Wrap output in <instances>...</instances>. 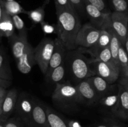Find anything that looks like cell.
Wrapping results in <instances>:
<instances>
[{"label": "cell", "mask_w": 128, "mask_h": 127, "mask_svg": "<svg viewBox=\"0 0 128 127\" xmlns=\"http://www.w3.org/2000/svg\"><path fill=\"white\" fill-rule=\"evenodd\" d=\"M76 87L83 103L92 104L100 100V97L95 90L90 77L80 81L76 85Z\"/></svg>", "instance_id": "10"}, {"label": "cell", "mask_w": 128, "mask_h": 127, "mask_svg": "<svg viewBox=\"0 0 128 127\" xmlns=\"http://www.w3.org/2000/svg\"><path fill=\"white\" fill-rule=\"evenodd\" d=\"M110 16L108 17L103 25L100 27V34L96 44L91 48L87 49V52L91 54V56H93L100 50L110 46L112 30L111 27Z\"/></svg>", "instance_id": "9"}, {"label": "cell", "mask_w": 128, "mask_h": 127, "mask_svg": "<svg viewBox=\"0 0 128 127\" xmlns=\"http://www.w3.org/2000/svg\"><path fill=\"white\" fill-rule=\"evenodd\" d=\"M24 125V123L17 117L10 118L4 123V127H25Z\"/></svg>", "instance_id": "32"}, {"label": "cell", "mask_w": 128, "mask_h": 127, "mask_svg": "<svg viewBox=\"0 0 128 127\" xmlns=\"http://www.w3.org/2000/svg\"><path fill=\"white\" fill-rule=\"evenodd\" d=\"M66 63L70 74L76 80L80 81L95 75L91 67L90 59L85 57L81 52L72 51L66 54Z\"/></svg>", "instance_id": "2"}, {"label": "cell", "mask_w": 128, "mask_h": 127, "mask_svg": "<svg viewBox=\"0 0 128 127\" xmlns=\"http://www.w3.org/2000/svg\"><path fill=\"white\" fill-rule=\"evenodd\" d=\"M15 27L12 17L4 11L2 21L0 23V40L2 37L10 38L14 34Z\"/></svg>", "instance_id": "19"}, {"label": "cell", "mask_w": 128, "mask_h": 127, "mask_svg": "<svg viewBox=\"0 0 128 127\" xmlns=\"http://www.w3.org/2000/svg\"><path fill=\"white\" fill-rule=\"evenodd\" d=\"M91 82L100 98L114 88L115 85L110 84L106 80L98 75L90 77Z\"/></svg>", "instance_id": "18"}, {"label": "cell", "mask_w": 128, "mask_h": 127, "mask_svg": "<svg viewBox=\"0 0 128 127\" xmlns=\"http://www.w3.org/2000/svg\"><path fill=\"white\" fill-rule=\"evenodd\" d=\"M123 85L125 86V87H126L128 90V83H125V84H123Z\"/></svg>", "instance_id": "45"}, {"label": "cell", "mask_w": 128, "mask_h": 127, "mask_svg": "<svg viewBox=\"0 0 128 127\" xmlns=\"http://www.w3.org/2000/svg\"><path fill=\"white\" fill-rule=\"evenodd\" d=\"M75 11L82 15H86L84 0H70Z\"/></svg>", "instance_id": "34"}, {"label": "cell", "mask_w": 128, "mask_h": 127, "mask_svg": "<svg viewBox=\"0 0 128 127\" xmlns=\"http://www.w3.org/2000/svg\"><path fill=\"white\" fill-rule=\"evenodd\" d=\"M110 4L113 11L128 13V0H110Z\"/></svg>", "instance_id": "29"}, {"label": "cell", "mask_w": 128, "mask_h": 127, "mask_svg": "<svg viewBox=\"0 0 128 127\" xmlns=\"http://www.w3.org/2000/svg\"><path fill=\"white\" fill-rule=\"evenodd\" d=\"M110 20L112 30L124 44L128 36V13L112 11Z\"/></svg>", "instance_id": "8"}, {"label": "cell", "mask_w": 128, "mask_h": 127, "mask_svg": "<svg viewBox=\"0 0 128 127\" xmlns=\"http://www.w3.org/2000/svg\"><path fill=\"white\" fill-rule=\"evenodd\" d=\"M3 6L4 11L10 16H12L14 15H19L20 14L27 13V11L21 6L19 2L14 1H6L4 0Z\"/></svg>", "instance_id": "25"}, {"label": "cell", "mask_w": 128, "mask_h": 127, "mask_svg": "<svg viewBox=\"0 0 128 127\" xmlns=\"http://www.w3.org/2000/svg\"><path fill=\"white\" fill-rule=\"evenodd\" d=\"M46 113L49 127H68V123L53 109L46 107Z\"/></svg>", "instance_id": "23"}, {"label": "cell", "mask_w": 128, "mask_h": 127, "mask_svg": "<svg viewBox=\"0 0 128 127\" xmlns=\"http://www.w3.org/2000/svg\"><path fill=\"white\" fill-rule=\"evenodd\" d=\"M0 78L12 81V73L6 52L0 46Z\"/></svg>", "instance_id": "20"}, {"label": "cell", "mask_w": 128, "mask_h": 127, "mask_svg": "<svg viewBox=\"0 0 128 127\" xmlns=\"http://www.w3.org/2000/svg\"><path fill=\"white\" fill-rule=\"evenodd\" d=\"M1 105H0V117H1Z\"/></svg>", "instance_id": "46"}, {"label": "cell", "mask_w": 128, "mask_h": 127, "mask_svg": "<svg viewBox=\"0 0 128 127\" xmlns=\"http://www.w3.org/2000/svg\"><path fill=\"white\" fill-rule=\"evenodd\" d=\"M57 24L56 32L60 40L68 51L76 49V40L81 27L80 19L74 10L56 9Z\"/></svg>", "instance_id": "1"}, {"label": "cell", "mask_w": 128, "mask_h": 127, "mask_svg": "<svg viewBox=\"0 0 128 127\" xmlns=\"http://www.w3.org/2000/svg\"><path fill=\"white\" fill-rule=\"evenodd\" d=\"M3 2H4V1H3ZM3 2H0V23H1V21H2V17H3V15H4V9ZM0 42H1V40H0Z\"/></svg>", "instance_id": "40"}, {"label": "cell", "mask_w": 128, "mask_h": 127, "mask_svg": "<svg viewBox=\"0 0 128 127\" xmlns=\"http://www.w3.org/2000/svg\"><path fill=\"white\" fill-rule=\"evenodd\" d=\"M37 64L34 56V49L29 45L26 52L16 61L18 70L23 74H27L31 72L32 67Z\"/></svg>", "instance_id": "14"}, {"label": "cell", "mask_w": 128, "mask_h": 127, "mask_svg": "<svg viewBox=\"0 0 128 127\" xmlns=\"http://www.w3.org/2000/svg\"><path fill=\"white\" fill-rule=\"evenodd\" d=\"M91 65L95 75L102 77L110 84H114L120 78L121 69L114 62H98L91 63Z\"/></svg>", "instance_id": "7"}, {"label": "cell", "mask_w": 128, "mask_h": 127, "mask_svg": "<svg viewBox=\"0 0 128 127\" xmlns=\"http://www.w3.org/2000/svg\"><path fill=\"white\" fill-rule=\"evenodd\" d=\"M52 99L56 104L64 108L74 107L78 103H83L76 85H72L69 82L56 85Z\"/></svg>", "instance_id": "3"}, {"label": "cell", "mask_w": 128, "mask_h": 127, "mask_svg": "<svg viewBox=\"0 0 128 127\" xmlns=\"http://www.w3.org/2000/svg\"><path fill=\"white\" fill-rule=\"evenodd\" d=\"M9 39L12 55L16 62L26 52L30 44L28 41V36H21L16 34L10 37Z\"/></svg>", "instance_id": "17"}, {"label": "cell", "mask_w": 128, "mask_h": 127, "mask_svg": "<svg viewBox=\"0 0 128 127\" xmlns=\"http://www.w3.org/2000/svg\"><path fill=\"white\" fill-rule=\"evenodd\" d=\"M110 127H124L122 125L120 124V123H117V122H115L114 121H112L110 125Z\"/></svg>", "instance_id": "41"}, {"label": "cell", "mask_w": 128, "mask_h": 127, "mask_svg": "<svg viewBox=\"0 0 128 127\" xmlns=\"http://www.w3.org/2000/svg\"><path fill=\"white\" fill-rule=\"evenodd\" d=\"M3 1H4V0H0V2H3Z\"/></svg>", "instance_id": "47"}, {"label": "cell", "mask_w": 128, "mask_h": 127, "mask_svg": "<svg viewBox=\"0 0 128 127\" xmlns=\"http://www.w3.org/2000/svg\"><path fill=\"white\" fill-rule=\"evenodd\" d=\"M84 4L86 15L90 18L92 24L98 27L99 29H100V27L103 25L106 20L107 19L108 17H110L112 12L104 13L86 1H84Z\"/></svg>", "instance_id": "15"}, {"label": "cell", "mask_w": 128, "mask_h": 127, "mask_svg": "<svg viewBox=\"0 0 128 127\" xmlns=\"http://www.w3.org/2000/svg\"><path fill=\"white\" fill-rule=\"evenodd\" d=\"M120 97L119 86H116L110 92L100 98V103L104 107L111 108L112 112L116 107Z\"/></svg>", "instance_id": "21"}, {"label": "cell", "mask_w": 128, "mask_h": 127, "mask_svg": "<svg viewBox=\"0 0 128 127\" xmlns=\"http://www.w3.org/2000/svg\"><path fill=\"white\" fill-rule=\"evenodd\" d=\"M55 41V47L54 52L51 56V60L49 63L48 68L47 72L45 76L50 74V72L56 68L57 67L60 66V65L64 63V59L66 58V49L62 44V42L60 41L58 37L54 39Z\"/></svg>", "instance_id": "16"}, {"label": "cell", "mask_w": 128, "mask_h": 127, "mask_svg": "<svg viewBox=\"0 0 128 127\" xmlns=\"http://www.w3.org/2000/svg\"><path fill=\"white\" fill-rule=\"evenodd\" d=\"M8 91L6 90V88L4 87H0V105L2 104L4 99Z\"/></svg>", "instance_id": "38"}, {"label": "cell", "mask_w": 128, "mask_h": 127, "mask_svg": "<svg viewBox=\"0 0 128 127\" xmlns=\"http://www.w3.org/2000/svg\"><path fill=\"white\" fill-rule=\"evenodd\" d=\"M100 29L92 24L86 23L81 26L76 40L77 47L90 49L93 47L98 40Z\"/></svg>", "instance_id": "6"}, {"label": "cell", "mask_w": 128, "mask_h": 127, "mask_svg": "<svg viewBox=\"0 0 128 127\" xmlns=\"http://www.w3.org/2000/svg\"><path fill=\"white\" fill-rule=\"evenodd\" d=\"M4 122L0 120V127H4Z\"/></svg>", "instance_id": "44"}, {"label": "cell", "mask_w": 128, "mask_h": 127, "mask_svg": "<svg viewBox=\"0 0 128 127\" xmlns=\"http://www.w3.org/2000/svg\"><path fill=\"white\" fill-rule=\"evenodd\" d=\"M18 91L16 88H12L7 92L4 99L1 105V115L0 120L5 122L9 119L16 108L18 100Z\"/></svg>", "instance_id": "12"}, {"label": "cell", "mask_w": 128, "mask_h": 127, "mask_svg": "<svg viewBox=\"0 0 128 127\" xmlns=\"http://www.w3.org/2000/svg\"><path fill=\"white\" fill-rule=\"evenodd\" d=\"M118 63L121 71L128 66V54L123 44L121 45L119 49Z\"/></svg>", "instance_id": "30"}, {"label": "cell", "mask_w": 128, "mask_h": 127, "mask_svg": "<svg viewBox=\"0 0 128 127\" xmlns=\"http://www.w3.org/2000/svg\"><path fill=\"white\" fill-rule=\"evenodd\" d=\"M6 1H13V0H6Z\"/></svg>", "instance_id": "48"}, {"label": "cell", "mask_w": 128, "mask_h": 127, "mask_svg": "<svg viewBox=\"0 0 128 127\" xmlns=\"http://www.w3.org/2000/svg\"><path fill=\"white\" fill-rule=\"evenodd\" d=\"M41 26H42V31L44 33L48 34V33H51L54 31V28L51 26H50V24H48L47 23H45V22H42L41 24Z\"/></svg>", "instance_id": "36"}, {"label": "cell", "mask_w": 128, "mask_h": 127, "mask_svg": "<svg viewBox=\"0 0 128 127\" xmlns=\"http://www.w3.org/2000/svg\"><path fill=\"white\" fill-rule=\"evenodd\" d=\"M128 83V66L121 71L120 77V84L123 85Z\"/></svg>", "instance_id": "35"}, {"label": "cell", "mask_w": 128, "mask_h": 127, "mask_svg": "<svg viewBox=\"0 0 128 127\" xmlns=\"http://www.w3.org/2000/svg\"><path fill=\"white\" fill-rule=\"evenodd\" d=\"M97 127H110V126H107L106 125H98Z\"/></svg>", "instance_id": "43"}, {"label": "cell", "mask_w": 128, "mask_h": 127, "mask_svg": "<svg viewBox=\"0 0 128 127\" xmlns=\"http://www.w3.org/2000/svg\"><path fill=\"white\" fill-rule=\"evenodd\" d=\"M120 97L118 102L114 109L112 111V115L116 118L122 120H128V90L125 86L119 83Z\"/></svg>", "instance_id": "11"}, {"label": "cell", "mask_w": 128, "mask_h": 127, "mask_svg": "<svg viewBox=\"0 0 128 127\" xmlns=\"http://www.w3.org/2000/svg\"><path fill=\"white\" fill-rule=\"evenodd\" d=\"M14 26L16 29L18 31V35L21 36H28L27 28L25 26L23 20L19 15H14L11 16Z\"/></svg>", "instance_id": "28"}, {"label": "cell", "mask_w": 128, "mask_h": 127, "mask_svg": "<svg viewBox=\"0 0 128 127\" xmlns=\"http://www.w3.org/2000/svg\"><path fill=\"white\" fill-rule=\"evenodd\" d=\"M49 2V0H46L43 4L40 7L27 11L26 14L28 16L29 19L31 21L33 25H36L38 24H41L44 22L45 17V7Z\"/></svg>", "instance_id": "22"}, {"label": "cell", "mask_w": 128, "mask_h": 127, "mask_svg": "<svg viewBox=\"0 0 128 127\" xmlns=\"http://www.w3.org/2000/svg\"><path fill=\"white\" fill-rule=\"evenodd\" d=\"M123 46H124V47L125 49H126V52H127V53L128 54V36L127 38H126V41H125L124 43Z\"/></svg>", "instance_id": "42"}, {"label": "cell", "mask_w": 128, "mask_h": 127, "mask_svg": "<svg viewBox=\"0 0 128 127\" xmlns=\"http://www.w3.org/2000/svg\"><path fill=\"white\" fill-rule=\"evenodd\" d=\"M11 83H12V82L11 80H8L0 78V87L7 88L11 86Z\"/></svg>", "instance_id": "37"}, {"label": "cell", "mask_w": 128, "mask_h": 127, "mask_svg": "<svg viewBox=\"0 0 128 127\" xmlns=\"http://www.w3.org/2000/svg\"><path fill=\"white\" fill-rule=\"evenodd\" d=\"M68 123V127H82L80 123L79 122H76V121L71 120Z\"/></svg>", "instance_id": "39"}, {"label": "cell", "mask_w": 128, "mask_h": 127, "mask_svg": "<svg viewBox=\"0 0 128 127\" xmlns=\"http://www.w3.org/2000/svg\"><path fill=\"white\" fill-rule=\"evenodd\" d=\"M121 44H122V43H121L119 37L115 33L114 31L112 30L111 39L109 46H110V51H111V55H112V60H113L114 62L119 67H120V65H119L118 63V52Z\"/></svg>", "instance_id": "27"}, {"label": "cell", "mask_w": 128, "mask_h": 127, "mask_svg": "<svg viewBox=\"0 0 128 127\" xmlns=\"http://www.w3.org/2000/svg\"><path fill=\"white\" fill-rule=\"evenodd\" d=\"M56 9H67L74 10L70 0H54Z\"/></svg>", "instance_id": "33"}, {"label": "cell", "mask_w": 128, "mask_h": 127, "mask_svg": "<svg viewBox=\"0 0 128 127\" xmlns=\"http://www.w3.org/2000/svg\"><path fill=\"white\" fill-rule=\"evenodd\" d=\"M30 127H49L46 107L36 98H34Z\"/></svg>", "instance_id": "13"}, {"label": "cell", "mask_w": 128, "mask_h": 127, "mask_svg": "<svg viewBox=\"0 0 128 127\" xmlns=\"http://www.w3.org/2000/svg\"><path fill=\"white\" fill-rule=\"evenodd\" d=\"M34 105V98L29 93L22 92L18 97L15 112L17 117L21 120L25 125L31 127V117Z\"/></svg>", "instance_id": "5"}, {"label": "cell", "mask_w": 128, "mask_h": 127, "mask_svg": "<svg viewBox=\"0 0 128 127\" xmlns=\"http://www.w3.org/2000/svg\"><path fill=\"white\" fill-rule=\"evenodd\" d=\"M64 62L60 66L52 70L50 74L46 76V78L50 83L52 84H58L61 83V81L63 80L66 73V67H65Z\"/></svg>", "instance_id": "24"}, {"label": "cell", "mask_w": 128, "mask_h": 127, "mask_svg": "<svg viewBox=\"0 0 128 127\" xmlns=\"http://www.w3.org/2000/svg\"><path fill=\"white\" fill-rule=\"evenodd\" d=\"M55 47V41L51 38H44L34 49L36 63L44 75L46 74L49 63Z\"/></svg>", "instance_id": "4"}, {"label": "cell", "mask_w": 128, "mask_h": 127, "mask_svg": "<svg viewBox=\"0 0 128 127\" xmlns=\"http://www.w3.org/2000/svg\"><path fill=\"white\" fill-rule=\"evenodd\" d=\"M91 63H95L98 62H114L112 58L111 51H110V46L104 47L102 49L100 50L92 56V58L90 59Z\"/></svg>", "instance_id": "26"}, {"label": "cell", "mask_w": 128, "mask_h": 127, "mask_svg": "<svg viewBox=\"0 0 128 127\" xmlns=\"http://www.w3.org/2000/svg\"><path fill=\"white\" fill-rule=\"evenodd\" d=\"M84 1H86L89 3L91 4L104 13H111V12L108 7L106 0H84Z\"/></svg>", "instance_id": "31"}]
</instances>
